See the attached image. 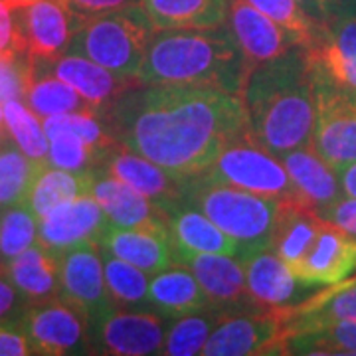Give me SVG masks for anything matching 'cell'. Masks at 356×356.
Returning a JSON list of instances; mask_svg holds the SVG:
<instances>
[{
  "instance_id": "obj_1",
  "label": "cell",
  "mask_w": 356,
  "mask_h": 356,
  "mask_svg": "<svg viewBox=\"0 0 356 356\" xmlns=\"http://www.w3.org/2000/svg\"><path fill=\"white\" fill-rule=\"evenodd\" d=\"M99 119L117 145L180 180L200 175L248 131L242 95L202 83H139Z\"/></svg>"
},
{
  "instance_id": "obj_2",
  "label": "cell",
  "mask_w": 356,
  "mask_h": 356,
  "mask_svg": "<svg viewBox=\"0 0 356 356\" xmlns=\"http://www.w3.org/2000/svg\"><path fill=\"white\" fill-rule=\"evenodd\" d=\"M245 137L275 156L311 145L317 97L305 48L291 50L257 65L242 89Z\"/></svg>"
},
{
  "instance_id": "obj_3",
  "label": "cell",
  "mask_w": 356,
  "mask_h": 356,
  "mask_svg": "<svg viewBox=\"0 0 356 356\" xmlns=\"http://www.w3.org/2000/svg\"><path fill=\"white\" fill-rule=\"evenodd\" d=\"M250 76L229 26L156 30L140 64L139 83H202L242 95Z\"/></svg>"
},
{
  "instance_id": "obj_4",
  "label": "cell",
  "mask_w": 356,
  "mask_h": 356,
  "mask_svg": "<svg viewBox=\"0 0 356 356\" xmlns=\"http://www.w3.org/2000/svg\"><path fill=\"white\" fill-rule=\"evenodd\" d=\"M182 194L186 202L204 212L238 243L236 257L242 264L264 250H271L281 200L200 177L184 178Z\"/></svg>"
},
{
  "instance_id": "obj_5",
  "label": "cell",
  "mask_w": 356,
  "mask_h": 356,
  "mask_svg": "<svg viewBox=\"0 0 356 356\" xmlns=\"http://www.w3.org/2000/svg\"><path fill=\"white\" fill-rule=\"evenodd\" d=\"M156 28L139 4L83 18L65 54H77L123 79H137Z\"/></svg>"
},
{
  "instance_id": "obj_6",
  "label": "cell",
  "mask_w": 356,
  "mask_h": 356,
  "mask_svg": "<svg viewBox=\"0 0 356 356\" xmlns=\"http://www.w3.org/2000/svg\"><path fill=\"white\" fill-rule=\"evenodd\" d=\"M277 159L280 156L243 137L228 145L214 159V163L196 177L218 184H228L234 188L255 192L261 196H271L281 202L303 204L293 180L287 175V168Z\"/></svg>"
},
{
  "instance_id": "obj_7",
  "label": "cell",
  "mask_w": 356,
  "mask_h": 356,
  "mask_svg": "<svg viewBox=\"0 0 356 356\" xmlns=\"http://www.w3.org/2000/svg\"><path fill=\"white\" fill-rule=\"evenodd\" d=\"M79 22L62 0H14V51L51 62L67 51Z\"/></svg>"
},
{
  "instance_id": "obj_8",
  "label": "cell",
  "mask_w": 356,
  "mask_h": 356,
  "mask_svg": "<svg viewBox=\"0 0 356 356\" xmlns=\"http://www.w3.org/2000/svg\"><path fill=\"white\" fill-rule=\"evenodd\" d=\"M313 74V70H311ZM317 117L311 149L334 170L356 163V93L331 86L313 74Z\"/></svg>"
},
{
  "instance_id": "obj_9",
  "label": "cell",
  "mask_w": 356,
  "mask_h": 356,
  "mask_svg": "<svg viewBox=\"0 0 356 356\" xmlns=\"http://www.w3.org/2000/svg\"><path fill=\"white\" fill-rule=\"evenodd\" d=\"M20 323L34 355H83L91 348L88 317L64 297L28 305Z\"/></svg>"
},
{
  "instance_id": "obj_10",
  "label": "cell",
  "mask_w": 356,
  "mask_h": 356,
  "mask_svg": "<svg viewBox=\"0 0 356 356\" xmlns=\"http://www.w3.org/2000/svg\"><path fill=\"white\" fill-rule=\"evenodd\" d=\"M56 254L60 257L62 297L83 311L91 332L103 318L117 311L113 297L105 285L103 259L97 252V243H77Z\"/></svg>"
},
{
  "instance_id": "obj_11",
  "label": "cell",
  "mask_w": 356,
  "mask_h": 356,
  "mask_svg": "<svg viewBox=\"0 0 356 356\" xmlns=\"http://www.w3.org/2000/svg\"><path fill=\"white\" fill-rule=\"evenodd\" d=\"M283 339H285L283 318L273 309H264L261 313L222 317L216 329L208 337L200 355H281Z\"/></svg>"
},
{
  "instance_id": "obj_12",
  "label": "cell",
  "mask_w": 356,
  "mask_h": 356,
  "mask_svg": "<svg viewBox=\"0 0 356 356\" xmlns=\"http://www.w3.org/2000/svg\"><path fill=\"white\" fill-rule=\"evenodd\" d=\"M305 51L315 76L356 93V14L331 18Z\"/></svg>"
},
{
  "instance_id": "obj_13",
  "label": "cell",
  "mask_w": 356,
  "mask_h": 356,
  "mask_svg": "<svg viewBox=\"0 0 356 356\" xmlns=\"http://www.w3.org/2000/svg\"><path fill=\"white\" fill-rule=\"evenodd\" d=\"M165 323L151 313L115 311L89 332V341L97 353L115 356L161 355L165 344Z\"/></svg>"
},
{
  "instance_id": "obj_14",
  "label": "cell",
  "mask_w": 356,
  "mask_h": 356,
  "mask_svg": "<svg viewBox=\"0 0 356 356\" xmlns=\"http://www.w3.org/2000/svg\"><path fill=\"white\" fill-rule=\"evenodd\" d=\"M161 214L165 218L177 264H184L188 257L200 254H238V243L184 198L163 208Z\"/></svg>"
},
{
  "instance_id": "obj_15",
  "label": "cell",
  "mask_w": 356,
  "mask_h": 356,
  "mask_svg": "<svg viewBox=\"0 0 356 356\" xmlns=\"http://www.w3.org/2000/svg\"><path fill=\"white\" fill-rule=\"evenodd\" d=\"M30 65L34 72L51 74L72 86L83 99H88L97 109L99 117L127 89L139 86V79H123L105 70L103 65L95 64L93 60L77 54H64L51 62H30Z\"/></svg>"
},
{
  "instance_id": "obj_16",
  "label": "cell",
  "mask_w": 356,
  "mask_h": 356,
  "mask_svg": "<svg viewBox=\"0 0 356 356\" xmlns=\"http://www.w3.org/2000/svg\"><path fill=\"white\" fill-rule=\"evenodd\" d=\"M109 220L97 200L88 194L54 208L40 218L38 242L51 252H64L83 242H99Z\"/></svg>"
},
{
  "instance_id": "obj_17",
  "label": "cell",
  "mask_w": 356,
  "mask_h": 356,
  "mask_svg": "<svg viewBox=\"0 0 356 356\" xmlns=\"http://www.w3.org/2000/svg\"><path fill=\"white\" fill-rule=\"evenodd\" d=\"M97 168L119 178L121 182H125L131 188L140 192L143 196H147L159 210L184 198L182 194L184 180L172 177L163 166L154 165L153 161L140 154L131 153L121 145L107 149Z\"/></svg>"
},
{
  "instance_id": "obj_18",
  "label": "cell",
  "mask_w": 356,
  "mask_h": 356,
  "mask_svg": "<svg viewBox=\"0 0 356 356\" xmlns=\"http://www.w3.org/2000/svg\"><path fill=\"white\" fill-rule=\"evenodd\" d=\"M228 18L229 30L250 72L297 46L277 22L259 13L248 0H229Z\"/></svg>"
},
{
  "instance_id": "obj_19",
  "label": "cell",
  "mask_w": 356,
  "mask_h": 356,
  "mask_svg": "<svg viewBox=\"0 0 356 356\" xmlns=\"http://www.w3.org/2000/svg\"><path fill=\"white\" fill-rule=\"evenodd\" d=\"M291 271L301 281L318 287L348 280L356 271V240L325 220L311 252L291 266Z\"/></svg>"
},
{
  "instance_id": "obj_20",
  "label": "cell",
  "mask_w": 356,
  "mask_h": 356,
  "mask_svg": "<svg viewBox=\"0 0 356 356\" xmlns=\"http://www.w3.org/2000/svg\"><path fill=\"white\" fill-rule=\"evenodd\" d=\"M182 266L191 267L212 307L224 309H252L259 307L248 291L245 269L236 255L200 254L188 257Z\"/></svg>"
},
{
  "instance_id": "obj_21",
  "label": "cell",
  "mask_w": 356,
  "mask_h": 356,
  "mask_svg": "<svg viewBox=\"0 0 356 356\" xmlns=\"http://www.w3.org/2000/svg\"><path fill=\"white\" fill-rule=\"evenodd\" d=\"M243 269L248 291L264 309H289L299 305L301 293L318 287L299 280L273 250H264L250 257L243 264Z\"/></svg>"
},
{
  "instance_id": "obj_22",
  "label": "cell",
  "mask_w": 356,
  "mask_h": 356,
  "mask_svg": "<svg viewBox=\"0 0 356 356\" xmlns=\"http://www.w3.org/2000/svg\"><path fill=\"white\" fill-rule=\"evenodd\" d=\"M97 245L119 259L137 266L145 273H159L175 261L172 243L165 224L149 228H117L109 224Z\"/></svg>"
},
{
  "instance_id": "obj_23",
  "label": "cell",
  "mask_w": 356,
  "mask_h": 356,
  "mask_svg": "<svg viewBox=\"0 0 356 356\" xmlns=\"http://www.w3.org/2000/svg\"><path fill=\"white\" fill-rule=\"evenodd\" d=\"M91 196L102 206L111 226L149 228V226L165 224L161 210L147 196L121 182L119 178L103 172L102 168H93Z\"/></svg>"
},
{
  "instance_id": "obj_24",
  "label": "cell",
  "mask_w": 356,
  "mask_h": 356,
  "mask_svg": "<svg viewBox=\"0 0 356 356\" xmlns=\"http://www.w3.org/2000/svg\"><path fill=\"white\" fill-rule=\"evenodd\" d=\"M273 311L283 318L285 334L311 331L337 321H356V277L327 285L299 305Z\"/></svg>"
},
{
  "instance_id": "obj_25",
  "label": "cell",
  "mask_w": 356,
  "mask_h": 356,
  "mask_svg": "<svg viewBox=\"0 0 356 356\" xmlns=\"http://www.w3.org/2000/svg\"><path fill=\"white\" fill-rule=\"evenodd\" d=\"M2 267L28 305L62 297L60 257L44 243L30 245Z\"/></svg>"
},
{
  "instance_id": "obj_26",
  "label": "cell",
  "mask_w": 356,
  "mask_h": 356,
  "mask_svg": "<svg viewBox=\"0 0 356 356\" xmlns=\"http://www.w3.org/2000/svg\"><path fill=\"white\" fill-rule=\"evenodd\" d=\"M281 163L287 168V175L303 204L317 214L344 196L337 170L327 165L311 147L285 153L281 156Z\"/></svg>"
},
{
  "instance_id": "obj_27",
  "label": "cell",
  "mask_w": 356,
  "mask_h": 356,
  "mask_svg": "<svg viewBox=\"0 0 356 356\" xmlns=\"http://www.w3.org/2000/svg\"><path fill=\"white\" fill-rule=\"evenodd\" d=\"M149 305L163 315H191L210 309L212 303L196 275L186 266L166 267L149 281Z\"/></svg>"
},
{
  "instance_id": "obj_28",
  "label": "cell",
  "mask_w": 356,
  "mask_h": 356,
  "mask_svg": "<svg viewBox=\"0 0 356 356\" xmlns=\"http://www.w3.org/2000/svg\"><path fill=\"white\" fill-rule=\"evenodd\" d=\"M325 220L299 202H281L271 250L291 267L305 257L321 234Z\"/></svg>"
},
{
  "instance_id": "obj_29",
  "label": "cell",
  "mask_w": 356,
  "mask_h": 356,
  "mask_svg": "<svg viewBox=\"0 0 356 356\" xmlns=\"http://www.w3.org/2000/svg\"><path fill=\"white\" fill-rule=\"evenodd\" d=\"M156 30L212 28L226 22L229 0H140Z\"/></svg>"
},
{
  "instance_id": "obj_30",
  "label": "cell",
  "mask_w": 356,
  "mask_h": 356,
  "mask_svg": "<svg viewBox=\"0 0 356 356\" xmlns=\"http://www.w3.org/2000/svg\"><path fill=\"white\" fill-rule=\"evenodd\" d=\"M91 186L93 170L74 172L56 166L51 168V165L46 163L40 168L36 180L32 182V188L26 196V204L40 220L62 204L91 194Z\"/></svg>"
},
{
  "instance_id": "obj_31",
  "label": "cell",
  "mask_w": 356,
  "mask_h": 356,
  "mask_svg": "<svg viewBox=\"0 0 356 356\" xmlns=\"http://www.w3.org/2000/svg\"><path fill=\"white\" fill-rule=\"evenodd\" d=\"M24 102L42 119L58 113H88L99 117L97 109L88 99H83L72 86L51 74L34 72L32 65Z\"/></svg>"
},
{
  "instance_id": "obj_32",
  "label": "cell",
  "mask_w": 356,
  "mask_h": 356,
  "mask_svg": "<svg viewBox=\"0 0 356 356\" xmlns=\"http://www.w3.org/2000/svg\"><path fill=\"white\" fill-rule=\"evenodd\" d=\"M281 355L356 356V321H337L311 331L285 334Z\"/></svg>"
},
{
  "instance_id": "obj_33",
  "label": "cell",
  "mask_w": 356,
  "mask_h": 356,
  "mask_svg": "<svg viewBox=\"0 0 356 356\" xmlns=\"http://www.w3.org/2000/svg\"><path fill=\"white\" fill-rule=\"evenodd\" d=\"M48 161H34L20 149L0 145V210L26 202L32 182Z\"/></svg>"
},
{
  "instance_id": "obj_34",
  "label": "cell",
  "mask_w": 356,
  "mask_h": 356,
  "mask_svg": "<svg viewBox=\"0 0 356 356\" xmlns=\"http://www.w3.org/2000/svg\"><path fill=\"white\" fill-rule=\"evenodd\" d=\"M105 285L113 301L127 307H139L149 303V280L147 273L133 264L119 259L117 255L102 250Z\"/></svg>"
},
{
  "instance_id": "obj_35",
  "label": "cell",
  "mask_w": 356,
  "mask_h": 356,
  "mask_svg": "<svg viewBox=\"0 0 356 356\" xmlns=\"http://www.w3.org/2000/svg\"><path fill=\"white\" fill-rule=\"evenodd\" d=\"M2 113H4L6 131L18 145V149L34 161H48V153H50L48 140L50 139L36 113L28 111L20 99L2 103Z\"/></svg>"
},
{
  "instance_id": "obj_36",
  "label": "cell",
  "mask_w": 356,
  "mask_h": 356,
  "mask_svg": "<svg viewBox=\"0 0 356 356\" xmlns=\"http://www.w3.org/2000/svg\"><path fill=\"white\" fill-rule=\"evenodd\" d=\"M38 242V216L26 202L0 210V264Z\"/></svg>"
},
{
  "instance_id": "obj_37",
  "label": "cell",
  "mask_w": 356,
  "mask_h": 356,
  "mask_svg": "<svg viewBox=\"0 0 356 356\" xmlns=\"http://www.w3.org/2000/svg\"><path fill=\"white\" fill-rule=\"evenodd\" d=\"M248 2L259 13L269 16L273 22H277L291 36L293 42L305 50L315 44L325 26L313 20L297 0H248Z\"/></svg>"
},
{
  "instance_id": "obj_38",
  "label": "cell",
  "mask_w": 356,
  "mask_h": 356,
  "mask_svg": "<svg viewBox=\"0 0 356 356\" xmlns=\"http://www.w3.org/2000/svg\"><path fill=\"white\" fill-rule=\"evenodd\" d=\"M220 315L204 313V315H184V318L177 321L170 331L166 332L163 353L168 356H194L200 355L208 337L216 329V325L222 321Z\"/></svg>"
},
{
  "instance_id": "obj_39",
  "label": "cell",
  "mask_w": 356,
  "mask_h": 356,
  "mask_svg": "<svg viewBox=\"0 0 356 356\" xmlns=\"http://www.w3.org/2000/svg\"><path fill=\"white\" fill-rule=\"evenodd\" d=\"M42 127L46 131L48 139L60 137V135H74L83 143H89L97 149H111L117 143L109 135V131L103 129L99 117L88 113H58L44 117Z\"/></svg>"
},
{
  "instance_id": "obj_40",
  "label": "cell",
  "mask_w": 356,
  "mask_h": 356,
  "mask_svg": "<svg viewBox=\"0 0 356 356\" xmlns=\"http://www.w3.org/2000/svg\"><path fill=\"white\" fill-rule=\"evenodd\" d=\"M103 149H97L89 143H83L74 135H60L50 139V153L48 165L64 170H93L97 168L103 159Z\"/></svg>"
},
{
  "instance_id": "obj_41",
  "label": "cell",
  "mask_w": 356,
  "mask_h": 356,
  "mask_svg": "<svg viewBox=\"0 0 356 356\" xmlns=\"http://www.w3.org/2000/svg\"><path fill=\"white\" fill-rule=\"evenodd\" d=\"M30 81V62L22 54L0 56V103L24 99Z\"/></svg>"
},
{
  "instance_id": "obj_42",
  "label": "cell",
  "mask_w": 356,
  "mask_h": 356,
  "mask_svg": "<svg viewBox=\"0 0 356 356\" xmlns=\"http://www.w3.org/2000/svg\"><path fill=\"white\" fill-rule=\"evenodd\" d=\"M34 355L20 318L0 323V356Z\"/></svg>"
},
{
  "instance_id": "obj_43",
  "label": "cell",
  "mask_w": 356,
  "mask_h": 356,
  "mask_svg": "<svg viewBox=\"0 0 356 356\" xmlns=\"http://www.w3.org/2000/svg\"><path fill=\"white\" fill-rule=\"evenodd\" d=\"M318 216L334 224L337 228H341L356 240V198H353V196H341L337 202L323 208L318 212Z\"/></svg>"
},
{
  "instance_id": "obj_44",
  "label": "cell",
  "mask_w": 356,
  "mask_h": 356,
  "mask_svg": "<svg viewBox=\"0 0 356 356\" xmlns=\"http://www.w3.org/2000/svg\"><path fill=\"white\" fill-rule=\"evenodd\" d=\"M28 303L20 291L14 287V283L8 280L4 267L0 266V323L6 321H16L22 317Z\"/></svg>"
},
{
  "instance_id": "obj_45",
  "label": "cell",
  "mask_w": 356,
  "mask_h": 356,
  "mask_svg": "<svg viewBox=\"0 0 356 356\" xmlns=\"http://www.w3.org/2000/svg\"><path fill=\"white\" fill-rule=\"evenodd\" d=\"M70 13L77 18H91L103 13H111L129 4H139L140 0H62Z\"/></svg>"
},
{
  "instance_id": "obj_46",
  "label": "cell",
  "mask_w": 356,
  "mask_h": 356,
  "mask_svg": "<svg viewBox=\"0 0 356 356\" xmlns=\"http://www.w3.org/2000/svg\"><path fill=\"white\" fill-rule=\"evenodd\" d=\"M14 51V0H0V56Z\"/></svg>"
},
{
  "instance_id": "obj_47",
  "label": "cell",
  "mask_w": 356,
  "mask_h": 356,
  "mask_svg": "<svg viewBox=\"0 0 356 356\" xmlns=\"http://www.w3.org/2000/svg\"><path fill=\"white\" fill-rule=\"evenodd\" d=\"M318 2H321V8L325 13L327 22L331 18H337V16L350 14V10L356 8V0H318Z\"/></svg>"
},
{
  "instance_id": "obj_48",
  "label": "cell",
  "mask_w": 356,
  "mask_h": 356,
  "mask_svg": "<svg viewBox=\"0 0 356 356\" xmlns=\"http://www.w3.org/2000/svg\"><path fill=\"white\" fill-rule=\"evenodd\" d=\"M337 175H339V182H341V188H343L344 196L356 198V163L341 166L337 170Z\"/></svg>"
},
{
  "instance_id": "obj_49",
  "label": "cell",
  "mask_w": 356,
  "mask_h": 356,
  "mask_svg": "<svg viewBox=\"0 0 356 356\" xmlns=\"http://www.w3.org/2000/svg\"><path fill=\"white\" fill-rule=\"evenodd\" d=\"M297 2L303 6V10H305L313 20H317L318 24H327V18H325V13H323L318 0H297Z\"/></svg>"
},
{
  "instance_id": "obj_50",
  "label": "cell",
  "mask_w": 356,
  "mask_h": 356,
  "mask_svg": "<svg viewBox=\"0 0 356 356\" xmlns=\"http://www.w3.org/2000/svg\"><path fill=\"white\" fill-rule=\"evenodd\" d=\"M2 140H4V131H2V127H0V145H4Z\"/></svg>"
},
{
  "instance_id": "obj_51",
  "label": "cell",
  "mask_w": 356,
  "mask_h": 356,
  "mask_svg": "<svg viewBox=\"0 0 356 356\" xmlns=\"http://www.w3.org/2000/svg\"><path fill=\"white\" fill-rule=\"evenodd\" d=\"M2 119H4V113H2V107H0V127H2Z\"/></svg>"
},
{
  "instance_id": "obj_52",
  "label": "cell",
  "mask_w": 356,
  "mask_h": 356,
  "mask_svg": "<svg viewBox=\"0 0 356 356\" xmlns=\"http://www.w3.org/2000/svg\"><path fill=\"white\" fill-rule=\"evenodd\" d=\"M22 2H28V0H22Z\"/></svg>"
},
{
  "instance_id": "obj_53",
  "label": "cell",
  "mask_w": 356,
  "mask_h": 356,
  "mask_svg": "<svg viewBox=\"0 0 356 356\" xmlns=\"http://www.w3.org/2000/svg\"><path fill=\"white\" fill-rule=\"evenodd\" d=\"M0 266H2V264H0Z\"/></svg>"
}]
</instances>
